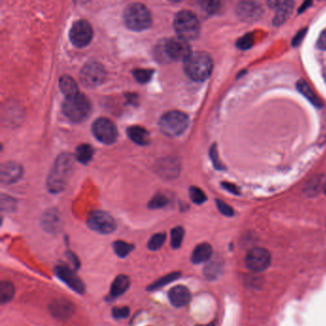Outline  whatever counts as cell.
I'll return each mask as SVG.
<instances>
[{
    "mask_svg": "<svg viewBox=\"0 0 326 326\" xmlns=\"http://www.w3.org/2000/svg\"><path fill=\"white\" fill-rule=\"evenodd\" d=\"M168 299L171 304L176 307H182L187 305L192 300V294L185 286H176L169 290Z\"/></svg>",
    "mask_w": 326,
    "mask_h": 326,
    "instance_id": "obj_18",
    "label": "cell"
},
{
    "mask_svg": "<svg viewBox=\"0 0 326 326\" xmlns=\"http://www.w3.org/2000/svg\"><path fill=\"white\" fill-rule=\"evenodd\" d=\"M42 225L46 232L51 234H56L59 232L62 222L59 212L54 209L45 212L42 219Z\"/></svg>",
    "mask_w": 326,
    "mask_h": 326,
    "instance_id": "obj_19",
    "label": "cell"
},
{
    "mask_svg": "<svg viewBox=\"0 0 326 326\" xmlns=\"http://www.w3.org/2000/svg\"><path fill=\"white\" fill-rule=\"evenodd\" d=\"M166 234L163 233L154 234L148 243V247L151 251H157L166 242Z\"/></svg>",
    "mask_w": 326,
    "mask_h": 326,
    "instance_id": "obj_30",
    "label": "cell"
},
{
    "mask_svg": "<svg viewBox=\"0 0 326 326\" xmlns=\"http://www.w3.org/2000/svg\"><path fill=\"white\" fill-rule=\"evenodd\" d=\"M69 38L77 47H85L92 41V27L86 20H78L71 27Z\"/></svg>",
    "mask_w": 326,
    "mask_h": 326,
    "instance_id": "obj_12",
    "label": "cell"
},
{
    "mask_svg": "<svg viewBox=\"0 0 326 326\" xmlns=\"http://www.w3.org/2000/svg\"><path fill=\"white\" fill-rule=\"evenodd\" d=\"M268 5L271 8L276 9L274 24L280 26L292 15L295 3L293 1H269Z\"/></svg>",
    "mask_w": 326,
    "mask_h": 326,
    "instance_id": "obj_15",
    "label": "cell"
},
{
    "mask_svg": "<svg viewBox=\"0 0 326 326\" xmlns=\"http://www.w3.org/2000/svg\"><path fill=\"white\" fill-rule=\"evenodd\" d=\"M189 117L181 111L172 110L165 113L159 121V126L163 133L175 137L183 133L189 126Z\"/></svg>",
    "mask_w": 326,
    "mask_h": 326,
    "instance_id": "obj_7",
    "label": "cell"
},
{
    "mask_svg": "<svg viewBox=\"0 0 326 326\" xmlns=\"http://www.w3.org/2000/svg\"><path fill=\"white\" fill-rule=\"evenodd\" d=\"M94 136L105 144H110L116 141L118 131L112 121L106 118H100L94 122L92 126Z\"/></svg>",
    "mask_w": 326,
    "mask_h": 326,
    "instance_id": "obj_10",
    "label": "cell"
},
{
    "mask_svg": "<svg viewBox=\"0 0 326 326\" xmlns=\"http://www.w3.org/2000/svg\"><path fill=\"white\" fill-rule=\"evenodd\" d=\"M190 197L193 203L200 205L207 200V196L205 193L197 187H192L190 189Z\"/></svg>",
    "mask_w": 326,
    "mask_h": 326,
    "instance_id": "obj_33",
    "label": "cell"
},
{
    "mask_svg": "<svg viewBox=\"0 0 326 326\" xmlns=\"http://www.w3.org/2000/svg\"><path fill=\"white\" fill-rule=\"evenodd\" d=\"M129 285H130V279L128 276H125V275L118 276L111 285V291H110L111 296L116 298V297H119V296L126 293Z\"/></svg>",
    "mask_w": 326,
    "mask_h": 326,
    "instance_id": "obj_24",
    "label": "cell"
},
{
    "mask_svg": "<svg viewBox=\"0 0 326 326\" xmlns=\"http://www.w3.org/2000/svg\"><path fill=\"white\" fill-rule=\"evenodd\" d=\"M71 168V156L68 154L60 155L59 159L56 161L55 166L47 179V187L51 193H59L64 189Z\"/></svg>",
    "mask_w": 326,
    "mask_h": 326,
    "instance_id": "obj_4",
    "label": "cell"
},
{
    "mask_svg": "<svg viewBox=\"0 0 326 326\" xmlns=\"http://www.w3.org/2000/svg\"><path fill=\"white\" fill-rule=\"evenodd\" d=\"M179 276H180V273H171V274H169L167 276L160 278L157 281H155L153 284H151L150 286V288H149V290H155V289H158L160 287H163L165 285L174 281Z\"/></svg>",
    "mask_w": 326,
    "mask_h": 326,
    "instance_id": "obj_32",
    "label": "cell"
},
{
    "mask_svg": "<svg viewBox=\"0 0 326 326\" xmlns=\"http://www.w3.org/2000/svg\"><path fill=\"white\" fill-rule=\"evenodd\" d=\"M197 326H215V323L214 322H211L209 324H207V325H197Z\"/></svg>",
    "mask_w": 326,
    "mask_h": 326,
    "instance_id": "obj_45",
    "label": "cell"
},
{
    "mask_svg": "<svg viewBox=\"0 0 326 326\" xmlns=\"http://www.w3.org/2000/svg\"><path fill=\"white\" fill-rule=\"evenodd\" d=\"M237 17L245 22H255L260 19L263 15V9L260 3L244 1L238 3L236 7Z\"/></svg>",
    "mask_w": 326,
    "mask_h": 326,
    "instance_id": "obj_13",
    "label": "cell"
},
{
    "mask_svg": "<svg viewBox=\"0 0 326 326\" xmlns=\"http://www.w3.org/2000/svg\"><path fill=\"white\" fill-rule=\"evenodd\" d=\"M167 202L168 200H167V197L164 194L159 193V194H156L151 199V202L149 203V207L153 209H161L167 205Z\"/></svg>",
    "mask_w": 326,
    "mask_h": 326,
    "instance_id": "obj_35",
    "label": "cell"
},
{
    "mask_svg": "<svg viewBox=\"0 0 326 326\" xmlns=\"http://www.w3.org/2000/svg\"><path fill=\"white\" fill-rule=\"evenodd\" d=\"M185 230L182 227H176L172 231L170 234V244L172 248L177 249L181 246L183 238H184Z\"/></svg>",
    "mask_w": 326,
    "mask_h": 326,
    "instance_id": "obj_29",
    "label": "cell"
},
{
    "mask_svg": "<svg viewBox=\"0 0 326 326\" xmlns=\"http://www.w3.org/2000/svg\"><path fill=\"white\" fill-rule=\"evenodd\" d=\"M160 174L167 178H173L178 174L179 167L177 165L175 160L167 159L160 163L159 165Z\"/></svg>",
    "mask_w": 326,
    "mask_h": 326,
    "instance_id": "obj_25",
    "label": "cell"
},
{
    "mask_svg": "<svg viewBox=\"0 0 326 326\" xmlns=\"http://www.w3.org/2000/svg\"><path fill=\"white\" fill-rule=\"evenodd\" d=\"M127 135L130 140L140 146H147L151 142V136L149 131L142 126H133L128 127Z\"/></svg>",
    "mask_w": 326,
    "mask_h": 326,
    "instance_id": "obj_20",
    "label": "cell"
},
{
    "mask_svg": "<svg viewBox=\"0 0 326 326\" xmlns=\"http://www.w3.org/2000/svg\"><path fill=\"white\" fill-rule=\"evenodd\" d=\"M15 207V200L11 197H5L4 195L2 196V209L10 210L11 209H14Z\"/></svg>",
    "mask_w": 326,
    "mask_h": 326,
    "instance_id": "obj_40",
    "label": "cell"
},
{
    "mask_svg": "<svg viewBox=\"0 0 326 326\" xmlns=\"http://www.w3.org/2000/svg\"><path fill=\"white\" fill-rule=\"evenodd\" d=\"M153 71L151 69H136L133 71L135 80L140 84H147L151 80Z\"/></svg>",
    "mask_w": 326,
    "mask_h": 326,
    "instance_id": "obj_31",
    "label": "cell"
},
{
    "mask_svg": "<svg viewBox=\"0 0 326 326\" xmlns=\"http://www.w3.org/2000/svg\"><path fill=\"white\" fill-rule=\"evenodd\" d=\"M126 25L133 31H143L151 25L152 17L150 10L142 3L128 5L124 13Z\"/></svg>",
    "mask_w": 326,
    "mask_h": 326,
    "instance_id": "obj_5",
    "label": "cell"
},
{
    "mask_svg": "<svg viewBox=\"0 0 326 326\" xmlns=\"http://www.w3.org/2000/svg\"><path fill=\"white\" fill-rule=\"evenodd\" d=\"M306 32H307V29H303V30H301L299 33H297L295 37H294L293 42H292V45L293 46H298L301 44V42H302L303 38L305 37L306 34Z\"/></svg>",
    "mask_w": 326,
    "mask_h": 326,
    "instance_id": "obj_41",
    "label": "cell"
},
{
    "mask_svg": "<svg viewBox=\"0 0 326 326\" xmlns=\"http://www.w3.org/2000/svg\"><path fill=\"white\" fill-rule=\"evenodd\" d=\"M209 153H210V158L212 160V163H213L214 167H216L218 169H223V167H223L222 163L219 161L218 151H216V147H215V146H213V147L211 148Z\"/></svg>",
    "mask_w": 326,
    "mask_h": 326,
    "instance_id": "obj_39",
    "label": "cell"
},
{
    "mask_svg": "<svg viewBox=\"0 0 326 326\" xmlns=\"http://www.w3.org/2000/svg\"><path fill=\"white\" fill-rule=\"evenodd\" d=\"M222 187L231 193H234L236 195L239 194V191H238V189H237V187L235 185L231 184V183H222Z\"/></svg>",
    "mask_w": 326,
    "mask_h": 326,
    "instance_id": "obj_43",
    "label": "cell"
},
{
    "mask_svg": "<svg viewBox=\"0 0 326 326\" xmlns=\"http://www.w3.org/2000/svg\"><path fill=\"white\" fill-rule=\"evenodd\" d=\"M216 206H218L219 211L226 215V216H233L234 215V209H232L228 204L221 200H216Z\"/></svg>",
    "mask_w": 326,
    "mask_h": 326,
    "instance_id": "obj_36",
    "label": "cell"
},
{
    "mask_svg": "<svg viewBox=\"0 0 326 326\" xmlns=\"http://www.w3.org/2000/svg\"><path fill=\"white\" fill-rule=\"evenodd\" d=\"M188 42L174 38L161 42L157 47L156 55L161 61H186L192 55Z\"/></svg>",
    "mask_w": 326,
    "mask_h": 326,
    "instance_id": "obj_1",
    "label": "cell"
},
{
    "mask_svg": "<svg viewBox=\"0 0 326 326\" xmlns=\"http://www.w3.org/2000/svg\"><path fill=\"white\" fill-rule=\"evenodd\" d=\"M59 88L66 98L73 97L79 94V87L75 80L69 76H63L59 80Z\"/></svg>",
    "mask_w": 326,
    "mask_h": 326,
    "instance_id": "obj_23",
    "label": "cell"
},
{
    "mask_svg": "<svg viewBox=\"0 0 326 326\" xmlns=\"http://www.w3.org/2000/svg\"><path fill=\"white\" fill-rule=\"evenodd\" d=\"M317 45L320 50L326 51V30H323L319 34Z\"/></svg>",
    "mask_w": 326,
    "mask_h": 326,
    "instance_id": "obj_42",
    "label": "cell"
},
{
    "mask_svg": "<svg viewBox=\"0 0 326 326\" xmlns=\"http://www.w3.org/2000/svg\"><path fill=\"white\" fill-rule=\"evenodd\" d=\"M323 191H324V193H325L326 195V182L324 183V186H323Z\"/></svg>",
    "mask_w": 326,
    "mask_h": 326,
    "instance_id": "obj_46",
    "label": "cell"
},
{
    "mask_svg": "<svg viewBox=\"0 0 326 326\" xmlns=\"http://www.w3.org/2000/svg\"><path fill=\"white\" fill-rule=\"evenodd\" d=\"M173 27L179 39L186 42L195 40L200 33V23L193 12L183 10L176 14Z\"/></svg>",
    "mask_w": 326,
    "mask_h": 326,
    "instance_id": "obj_3",
    "label": "cell"
},
{
    "mask_svg": "<svg viewBox=\"0 0 326 326\" xmlns=\"http://www.w3.org/2000/svg\"><path fill=\"white\" fill-rule=\"evenodd\" d=\"M55 272L58 277L60 278V280H62L65 284L68 285L72 290H74L77 293H84L85 287L83 281L69 268L58 266L55 269Z\"/></svg>",
    "mask_w": 326,
    "mask_h": 326,
    "instance_id": "obj_14",
    "label": "cell"
},
{
    "mask_svg": "<svg viewBox=\"0 0 326 326\" xmlns=\"http://www.w3.org/2000/svg\"><path fill=\"white\" fill-rule=\"evenodd\" d=\"M88 227L99 234H111L116 230V222L107 212L101 210L92 211L87 219Z\"/></svg>",
    "mask_w": 326,
    "mask_h": 326,
    "instance_id": "obj_9",
    "label": "cell"
},
{
    "mask_svg": "<svg viewBox=\"0 0 326 326\" xmlns=\"http://www.w3.org/2000/svg\"><path fill=\"white\" fill-rule=\"evenodd\" d=\"M255 42V37L252 33H246L243 37H241L237 42H236V46L237 48L241 49V50H247L249 48H251Z\"/></svg>",
    "mask_w": 326,
    "mask_h": 326,
    "instance_id": "obj_34",
    "label": "cell"
},
{
    "mask_svg": "<svg viewBox=\"0 0 326 326\" xmlns=\"http://www.w3.org/2000/svg\"><path fill=\"white\" fill-rule=\"evenodd\" d=\"M74 306L71 301L66 300H57L50 305V312L54 318L59 319H68L74 313Z\"/></svg>",
    "mask_w": 326,
    "mask_h": 326,
    "instance_id": "obj_17",
    "label": "cell"
},
{
    "mask_svg": "<svg viewBox=\"0 0 326 326\" xmlns=\"http://www.w3.org/2000/svg\"><path fill=\"white\" fill-rule=\"evenodd\" d=\"M113 248H114V251L116 252L118 257L126 258V256H128L132 251L134 247L133 245L126 242V241L118 240L113 244Z\"/></svg>",
    "mask_w": 326,
    "mask_h": 326,
    "instance_id": "obj_28",
    "label": "cell"
},
{
    "mask_svg": "<svg viewBox=\"0 0 326 326\" xmlns=\"http://www.w3.org/2000/svg\"><path fill=\"white\" fill-rule=\"evenodd\" d=\"M15 295V287L9 281H2L0 283V301L7 303L13 299Z\"/></svg>",
    "mask_w": 326,
    "mask_h": 326,
    "instance_id": "obj_27",
    "label": "cell"
},
{
    "mask_svg": "<svg viewBox=\"0 0 326 326\" xmlns=\"http://www.w3.org/2000/svg\"><path fill=\"white\" fill-rule=\"evenodd\" d=\"M213 68L212 59L207 53L195 52L185 61L186 74L195 82H203L209 78Z\"/></svg>",
    "mask_w": 326,
    "mask_h": 326,
    "instance_id": "obj_2",
    "label": "cell"
},
{
    "mask_svg": "<svg viewBox=\"0 0 326 326\" xmlns=\"http://www.w3.org/2000/svg\"><path fill=\"white\" fill-rule=\"evenodd\" d=\"M271 253L264 248H252L248 251L245 264L246 267L252 272L260 273L267 269L271 264Z\"/></svg>",
    "mask_w": 326,
    "mask_h": 326,
    "instance_id": "obj_11",
    "label": "cell"
},
{
    "mask_svg": "<svg viewBox=\"0 0 326 326\" xmlns=\"http://www.w3.org/2000/svg\"><path fill=\"white\" fill-rule=\"evenodd\" d=\"M212 255V248L208 243H202L195 247L192 255V261L194 264L204 263L210 259Z\"/></svg>",
    "mask_w": 326,
    "mask_h": 326,
    "instance_id": "obj_21",
    "label": "cell"
},
{
    "mask_svg": "<svg viewBox=\"0 0 326 326\" xmlns=\"http://www.w3.org/2000/svg\"><path fill=\"white\" fill-rule=\"evenodd\" d=\"M94 150L90 144H81L76 150V158L82 163V164H87L90 160L92 159Z\"/></svg>",
    "mask_w": 326,
    "mask_h": 326,
    "instance_id": "obj_26",
    "label": "cell"
},
{
    "mask_svg": "<svg viewBox=\"0 0 326 326\" xmlns=\"http://www.w3.org/2000/svg\"><path fill=\"white\" fill-rule=\"evenodd\" d=\"M201 5H202V8L209 14L214 13L215 11H218L219 7V3L215 1H205V2H202Z\"/></svg>",
    "mask_w": 326,
    "mask_h": 326,
    "instance_id": "obj_38",
    "label": "cell"
},
{
    "mask_svg": "<svg viewBox=\"0 0 326 326\" xmlns=\"http://www.w3.org/2000/svg\"><path fill=\"white\" fill-rule=\"evenodd\" d=\"M312 4H313V3H312V2H310V1L304 2V3H303V5H301V8L299 10V13L301 14V12H304V11H305L306 9L308 8V7H310Z\"/></svg>",
    "mask_w": 326,
    "mask_h": 326,
    "instance_id": "obj_44",
    "label": "cell"
},
{
    "mask_svg": "<svg viewBox=\"0 0 326 326\" xmlns=\"http://www.w3.org/2000/svg\"><path fill=\"white\" fill-rule=\"evenodd\" d=\"M91 104L88 98L83 94H77L73 97L66 98L62 104V112L70 121L81 123L89 116Z\"/></svg>",
    "mask_w": 326,
    "mask_h": 326,
    "instance_id": "obj_6",
    "label": "cell"
},
{
    "mask_svg": "<svg viewBox=\"0 0 326 326\" xmlns=\"http://www.w3.org/2000/svg\"><path fill=\"white\" fill-rule=\"evenodd\" d=\"M81 81L87 87H97L102 84L106 78L103 66L97 61L87 62L81 71Z\"/></svg>",
    "mask_w": 326,
    "mask_h": 326,
    "instance_id": "obj_8",
    "label": "cell"
},
{
    "mask_svg": "<svg viewBox=\"0 0 326 326\" xmlns=\"http://www.w3.org/2000/svg\"><path fill=\"white\" fill-rule=\"evenodd\" d=\"M297 88L300 92L307 99V100L311 101L315 106L317 107H321L323 105L322 101L318 99V96L315 94L313 91V89L309 86V84H307L305 81L303 80H300L297 83Z\"/></svg>",
    "mask_w": 326,
    "mask_h": 326,
    "instance_id": "obj_22",
    "label": "cell"
},
{
    "mask_svg": "<svg viewBox=\"0 0 326 326\" xmlns=\"http://www.w3.org/2000/svg\"><path fill=\"white\" fill-rule=\"evenodd\" d=\"M112 315L115 318H126L129 315L128 307H115L112 310Z\"/></svg>",
    "mask_w": 326,
    "mask_h": 326,
    "instance_id": "obj_37",
    "label": "cell"
},
{
    "mask_svg": "<svg viewBox=\"0 0 326 326\" xmlns=\"http://www.w3.org/2000/svg\"><path fill=\"white\" fill-rule=\"evenodd\" d=\"M23 173V168L15 162H9L1 167V181L4 184H13L18 181Z\"/></svg>",
    "mask_w": 326,
    "mask_h": 326,
    "instance_id": "obj_16",
    "label": "cell"
}]
</instances>
